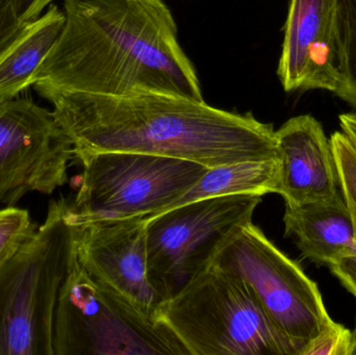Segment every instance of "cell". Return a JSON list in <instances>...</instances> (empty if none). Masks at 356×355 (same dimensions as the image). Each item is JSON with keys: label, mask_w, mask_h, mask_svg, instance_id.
Returning <instances> with one entry per match:
<instances>
[{"label": "cell", "mask_w": 356, "mask_h": 355, "mask_svg": "<svg viewBox=\"0 0 356 355\" xmlns=\"http://www.w3.org/2000/svg\"><path fill=\"white\" fill-rule=\"evenodd\" d=\"M52 1L54 0H15L19 19L25 23L33 22Z\"/></svg>", "instance_id": "22"}, {"label": "cell", "mask_w": 356, "mask_h": 355, "mask_svg": "<svg viewBox=\"0 0 356 355\" xmlns=\"http://www.w3.org/2000/svg\"><path fill=\"white\" fill-rule=\"evenodd\" d=\"M280 156V194L286 206L332 197L340 190L330 140L312 115L286 121L275 131Z\"/></svg>", "instance_id": "12"}, {"label": "cell", "mask_w": 356, "mask_h": 355, "mask_svg": "<svg viewBox=\"0 0 356 355\" xmlns=\"http://www.w3.org/2000/svg\"><path fill=\"white\" fill-rule=\"evenodd\" d=\"M340 189L347 206L356 210V146L343 131H336L330 138Z\"/></svg>", "instance_id": "18"}, {"label": "cell", "mask_w": 356, "mask_h": 355, "mask_svg": "<svg viewBox=\"0 0 356 355\" xmlns=\"http://www.w3.org/2000/svg\"><path fill=\"white\" fill-rule=\"evenodd\" d=\"M341 129L356 146V110L345 113L339 117Z\"/></svg>", "instance_id": "23"}, {"label": "cell", "mask_w": 356, "mask_h": 355, "mask_svg": "<svg viewBox=\"0 0 356 355\" xmlns=\"http://www.w3.org/2000/svg\"><path fill=\"white\" fill-rule=\"evenodd\" d=\"M353 355H356V325L355 331H353Z\"/></svg>", "instance_id": "25"}, {"label": "cell", "mask_w": 356, "mask_h": 355, "mask_svg": "<svg viewBox=\"0 0 356 355\" xmlns=\"http://www.w3.org/2000/svg\"><path fill=\"white\" fill-rule=\"evenodd\" d=\"M74 147L54 113L29 97L0 98V208L68 181Z\"/></svg>", "instance_id": "9"}, {"label": "cell", "mask_w": 356, "mask_h": 355, "mask_svg": "<svg viewBox=\"0 0 356 355\" xmlns=\"http://www.w3.org/2000/svg\"><path fill=\"white\" fill-rule=\"evenodd\" d=\"M188 355H296L238 277L209 265L156 310Z\"/></svg>", "instance_id": "4"}, {"label": "cell", "mask_w": 356, "mask_h": 355, "mask_svg": "<svg viewBox=\"0 0 356 355\" xmlns=\"http://www.w3.org/2000/svg\"><path fill=\"white\" fill-rule=\"evenodd\" d=\"M37 229L29 210L15 206L0 208V266L33 236Z\"/></svg>", "instance_id": "17"}, {"label": "cell", "mask_w": 356, "mask_h": 355, "mask_svg": "<svg viewBox=\"0 0 356 355\" xmlns=\"http://www.w3.org/2000/svg\"><path fill=\"white\" fill-rule=\"evenodd\" d=\"M348 206L349 212H350L351 217H353V226H355V242L356 245V210L355 208H351V206Z\"/></svg>", "instance_id": "24"}, {"label": "cell", "mask_w": 356, "mask_h": 355, "mask_svg": "<svg viewBox=\"0 0 356 355\" xmlns=\"http://www.w3.org/2000/svg\"><path fill=\"white\" fill-rule=\"evenodd\" d=\"M81 185L71 202L75 224L144 216L162 212L188 192L209 170L182 158L134 152L76 156Z\"/></svg>", "instance_id": "7"}, {"label": "cell", "mask_w": 356, "mask_h": 355, "mask_svg": "<svg viewBox=\"0 0 356 355\" xmlns=\"http://www.w3.org/2000/svg\"><path fill=\"white\" fill-rule=\"evenodd\" d=\"M330 267L341 283L356 298V251L343 256Z\"/></svg>", "instance_id": "21"}, {"label": "cell", "mask_w": 356, "mask_h": 355, "mask_svg": "<svg viewBox=\"0 0 356 355\" xmlns=\"http://www.w3.org/2000/svg\"><path fill=\"white\" fill-rule=\"evenodd\" d=\"M64 10L50 4L0 58V98H13L33 85V75L60 38Z\"/></svg>", "instance_id": "14"}, {"label": "cell", "mask_w": 356, "mask_h": 355, "mask_svg": "<svg viewBox=\"0 0 356 355\" xmlns=\"http://www.w3.org/2000/svg\"><path fill=\"white\" fill-rule=\"evenodd\" d=\"M339 29L342 83L336 95L356 110V0L339 2Z\"/></svg>", "instance_id": "16"}, {"label": "cell", "mask_w": 356, "mask_h": 355, "mask_svg": "<svg viewBox=\"0 0 356 355\" xmlns=\"http://www.w3.org/2000/svg\"><path fill=\"white\" fill-rule=\"evenodd\" d=\"M261 196L197 200L148 219L147 276L163 302L207 268L224 240L251 222Z\"/></svg>", "instance_id": "8"}, {"label": "cell", "mask_w": 356, "mask_h": 355, "mask_svg": "<svg viewBox=\"0 0 356 355\" xmlns=\"http://www.w3.org/2000/svg\"><path fill=\"white\" fill-rule=\"evenodd\" d=\"M72 225L75 252L86 271L154 318L163 300L148 281L145 217Z\"/></svg>", "instance_id": "10"}, {"label": "cell", "mask_w": 356, "mask_h": 355, "mask_svg": "<svg viewBox=\"0 0 356 355\" xmlns=\"http://www.w3.org/2000/svg\"><path fill=\"white\" fill-rule=\"evenodd\" d=\"M74 254L71 201L52 200L43 224L0 266V355H54V314Z\"/></svg>", "instance_id": "3"}, {"label": "cell", "mask_w": 356, "mask_h": 355, "mask_svg": "<svg viewBox=\"0 0 356 355\" xmlns=\"http://www.w3.org/2000/svg\"><path fill=\"white\" fill-rule=\"evenodd\" d=\"M54 106V117L74 147V158L134 152L182 158L207 168L277 160L273 125L163 93L96 95L33 83Z\"/></svg>", "instance_id": "1"}, {"label": "cell", "mask_w": 356, "mask_h": 355, "mask_svg": "<svg viewBox=\"0 0 356 355\" xmlns=\"http://www.w3.org/2000/svg\"><path fill=\"white\" fill-rule=\"evenodd\" d=\"M353 331L334 323L312 342L303 355H353Z\"/></svg>", "instance_id": "19"}, {"label": "cell", "mask_w": 356, "mask_h": 355, "mask_svg": "<svg viewBox=\"0 0 356 355\" xmlns=\"http://www.w3.org/2000/svg\"><path fill=\"white\" fill-rule=\"evenodd\" d=\"M52 348L54 355H188L166 327L93 279L76 252L58 295Z\"/></svg>", "instance_id": "5"}, {"label": "cell", "mask_w": 356, "mask_h": 355, "mask_svg": "<svg viewBox=\"0 0 356 355\" xmlns=\"http://www.w3.org/2000/svg\"><path fill=\"white\" fill-rule=\"evenodd\" d=\"M280 183V158L248 160L213 167L209 168L188 192L158 215L171 208L207 198L240 194L259 196L269 193L278 194Z\"/></svg>", "instance_id": "15"}, {"label": "cell", "mask_w": 356, "mask_h": 355, "mask_svg": "<svg viewBox=\"0 0 356 355\" xmlns=\"http://www.w3.org/2000/svg\"><path fill=\"white\" fill-rule=\"evenodd\" d=\"M340 0H291L277 74L284 91L326 90L342 83Z\"/></svg>", "instance_id": "11"}, {"label": "cell", "mask_w": 356, "mask_h": 355, "mask_svg": "<svg viewBox=\"0 0 356 355\" xmlns=\"http://www.w3.org/2000/svg\"><path fill=\"white\" fill-rule=\"evenodd\" d=\"M29 24L19 19L15 0H0V58L22 37Z\"/></svg>", "instance_id": "20"}, {"label": "cell", "mask_w": 356, "mask_h": 355, "mask_svg": "<svg viewBox=\"0 0 356 355\" xmlns=\"http://www.w3.org/2000/svg\"><path fill=\"white\" fill-rule=\"evenodd\" d=\"M209 265L247 286L296 355H303L314 340L336 323L328 315L317 283L252 221L224 240Z\"/></svg>", "instance_id": "6"}, {"label": "cell", "mask_w": 356, "mask_h": 355, "mask_svg": "<svg viewBox=\"0 0 356 355\" xmlns=\"http://www.w3.org/2000/svg\"><path fill=\"white\" fill-rule=\"evenodd\" d=\"M65 24L33 83L96 95L203 99L164 0H64Z\"/></svg>", "instance_id": "2"}, {"label": "cell", "mask_w": 356, "mask_h": 355, "mask_svg": "<svg viewBox=\"0 0 356 355\" xmlns=\"http://www.w3.org/2000/svg\"><path fill=\"white\" fill-rule=\"evenodd\" d=\"M284 222V236L316 264L332 266L356 251L353 217L341 190L319 201L286 206Z\"/></svg>", "instance_id": "13"}]
</instances>
